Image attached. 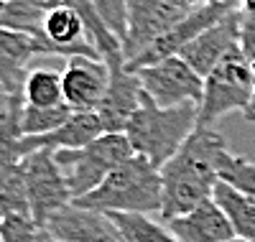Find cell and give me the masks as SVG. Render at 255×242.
Here are the masks:
<instances>
[{
    "label": "cell",
    "instance_id": "cell-1",
    "mask_svg": "<svg viewBox=\"0 0 255 242\" xmlns=\"http://www.w3.org/2000/svg\"><path fill=\"white\" fill-rule=\"evenodd\" d=\"M227 150L225 138L215 127H197L191 138L179 148V153L161 166L163 181V207L161 222L194 212L199 204L209 202L217 186V163Z\"/></svg>",
    "mask_w": 255,
    "mask_h": 242
},
{
    "label": "cell",
    "instance_id": "cell-2",
    "mask_svg": "<svg viewBox=\"0 0 255 242\" xmlns=\"http://www.w3.org/2000/svg\"><path fill=\"white\" fill-rule=\"evenodd\" d=\"M199 127V105L161 107L143 92V102L133 113L125 127V135L133 145V153L153 166L168 163L179 148Z\"/></svg>",
    "mask_w": 255,
    "mask_h": 242
},
{
    "label": "cell",
    "instance_id": "cell-3",
    "mask_svg": "<svg viewBox=\"0 0 255 242\" xmlns=\"http://www.w3.org/2000/svg\"><path fill=\"white\" fill-rule=\"evenodd\" d=\"M74 204L102 214H158L163 207L161 168L140 156L128 158L118 166L95 191L77 199Z\"/></svg>",
    "mask_w": 255,
    "mask_h": 242
},
{
    "label": "cell",
    "instance_id": "cell-4",
    "mask_svg": "<svg viewBox=\"0 0 255 242\" xmlns=\"http://www.w3.org/2000/svg\"><path fill=\"white\" fill-rule=\"evenodd\" d=\"M133 145L125 133H102L95 143L79 150H56L54 158L69 184L72 199H82L95 191L108 176L123 166L128 158H133Z\"/></svg>",
    "mask_w": 255,
    "mask_h": 242
},
{
    "label": "cell",
    "instance_id": "cell-5",
    "mask_svg": "<svg viewBox=\"0 0 255 242\" xmlns=\"http://www.w3.org/2000/svg\"><path fill=\"white\" fill-rule=\"evenodd\" d=\"M255 97V67L238 49L204 79L199 127H215L230 113H245Z\"/></svg>",
    "mask_w": 255,
    "mask_h": 242
},
{
    "label": "cell",
    "instance_id": "cell-6",
    "mask_svg": "<svg viewBox=\"0 0 255 242\" xmlns=\"http://www.w3.org/2000/svg\"><path fill=\"white\" fill-rule=\"evenodd\" d=\"M23 179L28 191L31 217L44 230L46 222L67 204H72V191L51 150H36L23 158Z\"/></svg>",
    "mask_w": 255,
    "mask_h": 242
},
{
    "label": "cell",
    "instance_id": "cell-7",
    "mask_svg": "<svg viewBox=\"0 0 255 242\" xmlns=\"http://www.w3.org/2000/svg\"><path fill=\"white\" fill-rule=\"evenodd\" d=\"M143 92L161 107L199 105L204 95V77H199L181 56H168L135 69Z\"/></svg>",
    "mask_w": 255,
    "mask_h": 242
},
{
    "label": "cell",
    "instance_id": "cell-8",
    "mask_svg": "<svg viewBox=\"0 0 255 242\" xmlns=\"http://www.w3.org/2000/svg\"><path fill=\"white\" fill-rule=\"evenodd\" d=\"M186 15V10L166 3V0H130V5H128V36L123 41V54L128 64L135 61L143 51H148Z\"/></svg>",
    "mask_w": 255,
    "mask_h": 242
},
{
    "label": "cell",
    "instance_id": "cell-9",
    "mask_svg": "<svg viewBox=\"0 0 255 242\" xmlns=\"http://www.w3.org/2000/svg\"><path fill=\"white\" fill-rule=\"evenodd\" d=\"M110 69V87L105 95L97 115L102 120L105 133H125L133 113L143 102V84L135 69H130L125 54H115L105 59Z\"/></svg>",
    "mask_w": 255,
    "mask_h": 242
},
{
    "label": "cell",
    "instance_id": "cell-10",
    "mask_svg": "<svg viewBox=\"0 0 255 242\" xmlns=\"http://www.w3.org/2000/svg\"><path fill=\"white\" fill-rule=\"evenodd\" d=\"M240 26H243V10H232L220 23L207 28L202 36H197L189 46L181 49V59L194 69L199 77H209L220 64L240 49Z\"/></svg>",
    "mask_w": 255,
    "mask_h": 242
},
{
    "label": "cell",
    "instance_id": "cell-11",
    "mask_svg": "<svg viewBox=\"0 0 255 242\" xmlns=\"http://www.w3.org/2000/svg\"><path fill=\"white\" fill-rule=\"evenodd\" d=\"M61 82H64V102L74 113H97L110 87V69L105 59L74 56L67 59Z\"/></svg>",
    "mask_w": 255,
    "mask_h": 242
},
{
    "label": "cell",
    "instance_id": "cell-12",
    "mask_svg": "<svg viewBox=\"0 0 255 242\" xmlns=\"http://www.w3.org/2000/svg\"><path fill=\"white\" fill-rule=\"evenodd\" d=\"M44 232L59 242H125L110 214L67 204L44 227Z\"/></svg>",
    "mask_w": 255,
    "mask_h": 242
},
{
    "label": "cell",
    "instance_id": "cell-13",
    "mask_svg": "<svg viewBox=\"0 0 255 242\" xmlns=\"http://www.w3.org/2000/svg\"><path fill=\"white\" fill-rule=\"evenodd\" d=\"M102 133L105 127L97 113H74L59 130L49 135H23L20 148H23V156H31L36 150H79L95 143Z\"/></svg>",
    "mask_w": 255,
    "mask_h": 242
},
{
    "label": "cell",
    "instance_id": "cell-14",
    "mask_svg": "<svg viewBox=\"0 0 255 242\" xmlns=\"http://www.w3.org/2000/svg\"><path fill=\"white\" fill-rule=\"evenodd\" d=\"M163 225L171 230V235L179 242H227L235 237L225 212L215 204V199H209L199 204L194 212L176 217Z\"/></svg>",
    "mask_w": 255,
    "mask_h": 242
},
{
    "label": "cell",
    "instance_id": "cell-15",
    "mask_svg": "<svg viewBox=\"0 0 255 242\" xmlns=\"http://www.w3.org/2000/svg\"><path fill=\"white\" fill-rule=\"evenodd\" d=\"M36 54H41V49L31 36L0 28V84L10 95H23V84L31 72L28 64Z\"/></svg>",
    "mask_w": 255,
    "mask_h": 242
},
{
    "label": "cell",
    "instance_id": "cell-16",
    "mask_svg": "<svg viewBox=\"0 0 255 242\" xmlns=\"http://www.w3.org/2000/svg\"><path fill=\"white\" fill-rule=\"evenodd\" d=\"M46 13H49L46 0H5V8L0 13V28L31 36L38 43L41 54H46V38H44Z\"/></svg>",
    "mask_w": 255,
    "mask_h": 242
},
{
    "label": "cell",
    "instance_id": "cell-17",
    "mask_svg": "<svg viewBox=\"0 0 255 242\" xmlns=\"http://www.w3.org/2000/svg\"><path fill=\"white\" fill-rule=\"evenodd\" d=\"M212 199L225 212L235 237L255 242V202L253 199H248L245 194H240L238 189H232L225 181H217Z\"/></svg>",
    "mask_w": 255,
    "mask_h": 242
},
{
    "label": "cell",
    "instance_id": "cell-18",
    "mask_svg": "<svg viewBox=\"0 0 255 242\" xmlns=\"http://www.w3.org/2000/svg\"><path fill=\"white\" fill-rule=\"evenodd\" d=\"M23 102L31 107L64 105V82L54 69H31L23 84Z\"/></svg>",
    "mask_w": 255,
    "mask_h": 242
},
{
    "label": "cell",
    "instance_id": "cell-19",
    "mask_svg": "<svg viewBox=\"0 0 255 242\" xmlns=\"http://www.w3.org/2000/svg\"><path fill=\"white\" fill-rule=\"evenodd\" d=\"M74 115V110L64 102L59 107H31L23 102L20 110V133L23 135H49L59 130Z\"/></svg>",
    "mask_w": 255,
    "mask_h": 242
},
{
    "label": "cell",
    "instance_id": "cell-20",
    "mask_svg": "<svg viewBox=\"0 0 255 242\" xmlns=\"http://www.w3.org/2000/svg\"><path fill=\"white\" fill-rule=\"evenodd\" d=\"M217 179L255 202V163H250L248 158L232 156L230 150H225L217 163Z\"/></svg>",
    "mask_w": 255,
    "mask_h": 242
},
{
    "label": "cell",
    "instance_id": "cell-21",
    "mask_svg": "<svg viewBox=\"0 0 255 242\" xmlns=\"http://www.w3.org/2000/svg\"><path fill=\"white\" fill-rule=\"evenodd\" d=\"M0 242H44V230L31 214H8L0 222Z\"/></svg>",
    "mask_w": 255,
    "mask_h": 242
},
{
    "label": "cell",
    "instance_id": "cell-22",
    "mask_svg": "<svg viewBox=\"0 0 255 242\" xmlns=\"http://www.w3.org/2000/svg\"><path fill=\"white\" fill-rule=\"evenodd\" d=\"M95 10L100 13V18L120 41H125L128 36V5L130 0H92Z\"/></svg>",
    "mask_w": 255,
    "mask_h": 242
},
{
    "label": "cell",
    "instance_id": "cell-23",
    "mask_svg": "<svg viewBox=\"0 0 255 242\" xmlns=\"http://www.w3.org/2000/svg\"><path fill=\"white\" fill-rule=\"evenodd\" d=\"M240 51L255 67V15L243 10V26H240Z\"/></svg>",
    "mask_w": 255,
    "mask_h": 242
},
{
    "label": "cell",
    "instance_id": "cell-24",
    "mask_svg": "<svg viewBox=\"0 0 255 242\" xmlns=\"http://www.w3.org/2000/svg\"><path fill=\"white\" fill-rule=\"evenodd\" d=\"M166 3H171V5H176V8H181V10L191 13V10H197V8H202V5L222 3V0H166Z\"/></svg>",
    "mask_w": 255,
    "mask_h": 242
},
{
    "label": "cell",
    "instance_id": "cell-25",
    "mask_svg": "<svg viewBox=\"0 0 255 242\" xmlns=\"http://www.w3.org/2000/svg\"><path fill=\"white\" fill-rule=\"evenodd\" d=\"M13 97H18V95H10L3 84H0V118H3L5 113H8V107H10V102H13Z\"/></svg>",
    "mask_w": 255,
    "mask_h": 242
},
{
    "label": "cell",
    "instance_id": "cell-26",
    "mask_svg": "<svg viewBox=\"0 0 255 242\" xmlns=\"http://www.w3.org/2000/svg\"><path fill=\"white\" fill-rule=\"evenodd\" d=\"M5 219V209H3V204H0V222Z\"/></svg>",
    "mask_w": 255,
    "mask_h": 242
},
{
    "label": "cell",
    "instance_id": "cell-27",
    "mask_svg": "<svg viewBox=\"0 0 255 242\" xmlns=\"http://www.w3.org/2000/svg\"><path fill=\"white\" fill-rule=\"evenodd\" d=\"M44 235H46V232H44ZM44 242H59V240H54V237H49V235H46V237H44Z\"/></svg>",
    "mask_w": 255,
    "mask_h": 242
},
{
    "label": "cell",
    "instance_id": "cell-28",
    "mask_svg": "<svg viewBox=\"0 0 255 242\" xmlns=\"http://www.w3.org/2000/svg\"><path fill=\"white\" fill-rule=\"evenodd\" d=\"M227 242H248V240H240V237H232V240H227Z\"/></svg>",
    "mask_w": 255,
    "mask_h": 242
},
{
    "label": "cell",
    "instance_id": "cell-29",
    "mask_svg": "<svg viewBox=\"0 0 255 242\" xmlns=\"http://www.w3.org/2000/svg\"><path fill=\"white\" fill-rule=\"evenodd\" d=\"M3 8H5V0H0V13H3Z\"/></svg>",
    "mask_w": 255,
    "mask_h": 242
},
{
    "label": "cell",
    "instance_id": "cell-30",
    "mask_svg": "<svg viewBox=\"0 0 255 242\" xmlns=\"http://www.w3.org/2000/svg\"><path fill=\"white\" fill-rule=\"evenodd\" d=\"M44 237H46V235H44Z\"/></svg>",
    "mask_w": 255,
    "mask_h": 242
}]
</instances>
